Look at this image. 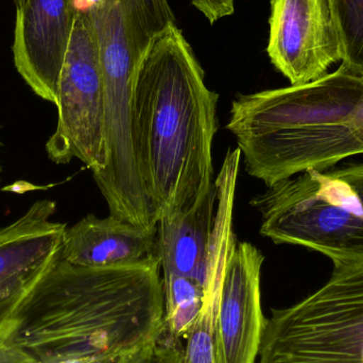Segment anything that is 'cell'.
<instances>
[{"label":"cell","mask_w":363,"mask_h":363,"mask_svg":"<svg viewBox=\"0 0 363 363\" xmlns=\"http://www.w3.org/2000/svg\"><path fill=\"white\" fill-rule=\"evenodd\" d=\"M161 271L159 258L89 269L59 254L13 313L9 336L38 363L123 362L163 333Z\"/></svg>","instance_id":"cell-1"},{"label":"cell","mask_w":363,"mask_h":363,"mask_svg":"<svg viewBox=\"0 0 363 363\" xmlns=\"http://www.w3.org/2000/svg\"><path fill=\"white\" fill-rule=\"evenodd\" d=\"M218 99L176 23L153 38L134 86L133 140L143 189L157 221L187 213L215 186Z\"/></svg>","instance_id":"cell-2"},{"label":"cell","mask_w":363,"mask_h":363,"mask_svg":"<svg viewBox=\"0 0 363 363\" xmlns=\"http://www.w3.org/2000/svg\"><path fill=\"white\" fill-rule=\"evenodd\" d=\"M226 128L245 172L267 187L326 172L363 153V76L340 66L307 84L239 95Z\"/></svg>","instance_id":"cell-3"},{"label":"cell","mask_w":363,"mask_h":363,"mask_svg":"<svg viewBox=\"0 0 363 363\" xmlns=\"http://www.w3.org/2000/svg\"><path fill=\"white\" fill-rule=\"evenodd\" d=\"M97 38L104 78L106 167L94 177L110 215L145 230L157 219L143 189L133 140L134 86L153 36L121 6L87 17Z\"/></svg>","instance_id":"cell-4"},{"label":"cell","mask_w":363,"mask_h":363,"mask_svg":"<svg viewBox=\"0 0 363 363\" xmlns=\"http://www.w3.org/2000/svg\"><path fill=\"white\" fill-rule=\"evenodd\" d=\"M260 234L277 245H302L334 267L363 260V164L307 170L254 196Z\"/></svg>","instance_id":"cell-5"},{"label":"cell","mask_w":363,"mask_h":363,"mask_svg":"<svg viewBox=\"0 0 363 363\" xmlns=\"http://www.w3.org/2000/svg\"><path fill=\"white\" fill-rule=\"evenodd\" d=\"M259 363H363V260L267 319Z\"/></svg>","instance_id":"cell-6"},{"label":"cell","mask_w":363,"mask_h":363,"mask_svg":"<svg viewBox=\"0 0 363 363\" xmlns=\"http://www.w3.org/2000/svg\"><path fill=\"white\" fill-rule=\"evenodd\" d=\"M57 125L46 143L49 159L65 165L82 162L94 177L106 167L104 78L91 21L76 15L57 87Z\"/></svg>","instance_id":"cell-7"},{"label":"cell","mask_w":363,"mask_h":363,"mask_svg":"<svg viewBox=\"0 0 363 363\" xmlns=\"http://www.w3.org/2000/svg\"><path fill=\"white\" fill-rule=\"evenodd\" d=\"M271 63L291 85L328 74L342 61L343 45L330 0H271Z\"/></svg>","instance_id":"cell-8"},{"label":"cell","mask_w":363,"mask_h":363,"mask_svg":"<svg viewBox=\"0 0 363 363\" xmlns=\"http://www.w3.org/2000/svg\"><path fill=\"white\" fill-rule=\"evenodd\" d=\"M264 257L237 242L224 268L216 315L217 363H256L266 328L260 274Z\"/></svg>","instance_id":"cell-9"},{"label":"cell","mask_w":363,"mask_h":363,"mask_svg":"<svg viewBox=\"0 0 363 363\" xmlns=\"http://www.w3.org/2000/svg\"><path fill=\"white\" fill-rule=\"evenodd\" d=\"M57 204L40 200L0 228V330L61 252L66 224L51 221Z\"/></svg>","instance_id":"cell-10"},{"label":"cell","mask_w":363,"mask_h":363,"mask_svg":"<svg viewBox=\"0 0 363 363\" xmlns=\"http://www.w3.org/2000/svg\"><path fill=\"white\" fill-rule=\"evenodd\" d=\"M74 18L72 0H23L16 6L15 67L30 89L51 104H57Z\"/></svg>","instance_id":"cell-11"},{"label":"cell","mask_w":363,"mask_h":363,"mask_svg":"<svg viewBox=\"0 0 363 363\" xmlns=\"http://www.w3.org/2000/svg\"><path fill=\"white\" fill-rule=\"evenodd\" d=\"M157 241V226L145 230L111 215H87L66 228L60 255L82 268H128L159 258Z\"/></svg>","instance_id":"cell-12"},{"label":"cell","mask_w":363,"mask_h":363,"mask_svg":"<svg viewBox=\"0 0 363 363\" xmlns=\"http://www.w3.org/2000/svg\"><path fill=\"white\" fill-rule=\"evenodd\" d=\"M216 187L217 202L204 302L189 334L186 337L182 363H217L216 315L218 300L226 262L238 241L234 232L236 184L232 181H219Z\"/></svg>","instance_id":"cell-13"},{"label":"cell","mask_w":363,"mask_h":363,"mask_svg":"<svg viewBox=\"0 0 363 363\" xmlns=\"http://www.w3.org/2000/svg\"><path fill=\"white\" fill-rule=\"evenodd\" d=\"M217 189L185 213L163 216L157 221V257L163 274L189 277L206 286Z\"/></svg>","instance_id":"cell-14"},{"label":"cell","mask_w":363,"mask_h":363,"mask_svg":"<svg viewBox=\"0 0 363 363\" xmlns=\"http://www.w3.org/2000/svg\"><path fill=\"white\" fill-rule=\"evenodd\" d=\"M164 326L174 338L186 339L196 322L205 287L189 277L163 274Z\"/></svg>","instance_id":"cell-15"},{"label":"cell","mask_w":363,"mask_h":363,"mask_svg":"<svg viewBox=\"0 0 363 363\" xmlns=\"http://www.w3.org/2000/svg\"><path fill=\"white\" fill-rule=\"evenodd\" d=\"M72 4L74 14L85 17L108 6H121L128 16L146 28L153 36L176 23L168 0H72Z\"/></svg>","instance_id":"cell-16"},{"label":"cell","mask_w":363,"mask_h":363,"mask_svg":"<svg viewBox=\"0 0 363 363\" xmlns=\"http://www.w3.org/2000/svg\"><path fill=\"white\" fill-rule=\"evenodd\" d=\"M343 45L341 66L363 76V0H330Z\"/></svg>","instance_id":"cell-17"},{"label":"cell","mask_w":363,"mask_h":363,"mask_svg":"<svg viewBox=\"0 0 363 363\" xmlns=\"http://www.w3.org/2000/svg\"><path fill=\"white\" fill-rule=\"evenodd\" d=\"M183 349L180 339L174 338L164 326L155 343L119 363H182Z\"/></svg>","instance_id":"cell-18"},{"label":"cell","mask_w":363,"mask_h":363,"mask_svg":"<svg viewBox=\"0 0 363 363\" xmlns=\"http://www.w3.org/2000/svg\"><path fill=\"white\" fill-rule=\"evenodd\" d=\"M0 363H38L23 347L11 340L8 326L0 330Z\"/></svg>","instance_id":"cell-19"},{"label":"cell","mask_w":363,"mask_h":363,"mask_svg":"<svg viewBox=\"0 0 363 363\" xmlns=\"http://www.w3.org/2000/svg\"><path fill=\"white\" fill-rule=\"evenodd\" d=\"M235 0H191L192 6L200 11L209 23H213L234 13Z\"/></svg>","instance_id":"cell-20"},{"label":"cell","mask_w":363,"mask_h":363,"mask_svg":"<svg viewBox=\"0 0 363 363\" xmlns=\"http://www.w3.org/2000/svg\"><path fill=\"white\" fill-rule=\"evenodd\" d=\"M13 1H14L15 6H18L23 2V0H13Z\"/></svg>","instance_id":"cell-21"},{"label":"cell","mask_w":363,"mask_h":363,"mask_svg":"<svg viewBox=\"0 0 363 363\" xmlns=\"http://www.w3.org/2000/svg\"><path fill=\"white\" fill-rule=\"evenodd\" d=\"M0 174H1V168H0Z\"/></svg>","instance_id":"cell-22"}]
</instances>
